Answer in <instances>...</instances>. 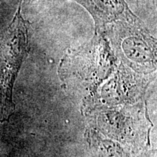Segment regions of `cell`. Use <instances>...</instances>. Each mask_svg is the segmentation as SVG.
Here are the masks:
<instances>
[{
    "instance_id": "3957f363",
    "label": "cell",
    "mask_w": 157,
    "mask_h": 157,
    "mask_svg": "<svg viewBox=\"0 0 157 157\" xmlns=\"http://www.w3.org/2000/svg\"><path fill=\"white\" fill-rule=\"evenodd\" d=\"M99 157H123L121 149L117 144L107 140H97Z\"/></svg>"
},
{
    "instance_id": "7a4b0ae2",
    "label": "cell",
    "mask_w": 157,
    "mask_h": 157,
    "mask_svg": "<svg viewBox=\"0 0 157 157\" xmlns=\"http://www.w3.org/2000/svg\"><path fill=\"white\" fill-rule=\"evenodd\" d=\"M84 5L89 7L90 11L97 18L98 23L119 19L124 11L128 10L123 0H85Z\"/></svg>"
},
{
    "instance_id": "6da1fadb",
    "label": "cell",
    "mask_w": 157,
    "mask_h": 157,
    "mask_svg": "<svg viewBox=\"0 0 157 157\" xmlns=\"http://www.w3.org/2000/svg\"><path fill=\"white\" fill-rule=\"evenodd\" d=\"M21 2L7 30L0 37V118L8 121L15 111L13 89L29 52L28 25L21 15Z\"/></svg>"
}]
</instances>
